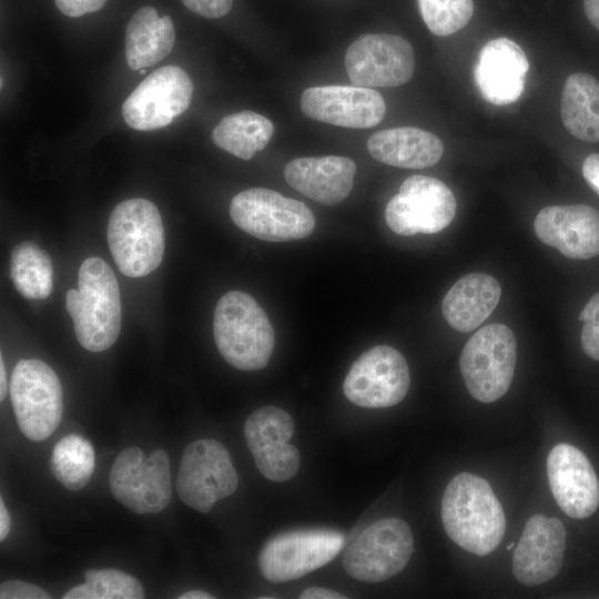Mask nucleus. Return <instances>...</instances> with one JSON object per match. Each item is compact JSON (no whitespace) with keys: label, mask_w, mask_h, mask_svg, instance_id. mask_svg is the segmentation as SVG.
<instances>
[{"label":"nucleus","mask_w":599,"mask_h":599,"mask_svg":"<svg viewBox=\"0 0 599 599\" xmlns=\"http://www.w3.org/2000/svg\"><path fill=\"white\" fill-rule=\"evenodd\" d=\"M441 521L455 544L477 556L494 551L506 530L505 512L489 483L470 473H460L448 483Z\"/></svg>","instance_id":"obj_1"},{"label":"nucleus","mask_w":599,"mask_h":599,"mask_svg":"<svg viewBox=\"0 0 599 599\" xmlns=\"http://www.w3.org/2000/svg\"><path fill=\"white\" fill-rule=\"evenodd\" d=\"M65 307L82 347L98 353L114 344L121 331L120 288L105 261L89 257L81 264L78 290L68 291Z\"/></svg>","instance_id":"obj_2"},{"label":"nucleus","mask_w":599,"mask_h":599,"mask_svg":"<svg viewBox=\"0 0 599 599\" xmlns=\"http://www.w3.org/2000/svg\"><path fill=\"white\" fill-rule=\"evenodd\" d=\"M213 332L220 354L233 367L257 370L267 365L274 348V329L250 294L230 291L219 300Z\"/></svg>","instance_id":"obj_3"},{"label":"nucleus","mask_w":599,"mask_h":599,"mask_svg":"<svg viewBox=\"0 0 599 599\" xmlns=\"http://www.w3.org/2000/svg\"><path fill=\"white\" fill-rule=\"evenodd\" d=\"M108 243L118 268L129 277H142L162 262L164 227L158 207L145 199L120 202L108 223Z\"/></svg>","instance_id":"obj_4"},{"label":"nucleus","mask_w":599,"mask_h":599,"mask_svg":"<svg viewBox=\"0 0 599 599\" xmlns=\"http://www.w3.org/2000/svg\"><path fill=\"white\" fill-rule=\"evenodd\" d=\"M516 338L504 324H489L464 346L459 367L469 394L481 403H493L508 390L515 372Z\"/></svg>","instance_id":"obj_5"},{"label":"nucleus","mask_w":599,"mask_h":599,"mask_svg":"<svg viewBox=\"0 0 599 599\" xmlns=\"http://www.w3.org/2000/svg\"><path fill=\"white\" fill-rule=\"evenodd\" d=\"M230 216L242 231L268 242L302 240L315 229V216L303 202L264 187L236 194Z\"/></svg>","instance_id":"obj_6"},{"label":"nucleus","mask_w":599,"mask_h":599,"mask_svg":"<svg viewBox=\"0 0 599 599\" xmlns=\"http://www.w3.org/2000/svg\"><path fill=\"white\" fill-rule=\"evenodd\" d=\"M10 396L21 433L33 441L47 439L60 425L63 395L55 372L39 359H21L13 368Z\"/></svg>","instance_id":"obj_7"},{"label":"nucleus","mask_w":599,"mask_h":599,"mask_svg":"<svg viewBox=\"0 0 599 599\" xmlns=\"http://www.w3.org/2000/svg\"><path fill=\"white\" fill-rule=\"evenodd\" d=\"M109 483L114 498L133 512H160L172 497L169 456L155 449L145 457L141 448L128 447L114 459Z\"/></svg>","instance_id":"obj_8"},{"label":"nucleus","mask_w":599,"mask_h":599,"mask_svg":"<svg viewBox=\"0 0 599 599\" xmlns=\"http://www.w3.org/2000/svg\"><path fill=\"white\" fill-rule=\"evenodd\" d=\"M345 536L331 528H303L275 535L258 555L262 576L272 582L294 580L314 571L342 550Z\"/></svg>","instance_id":"obj_9"},{"label":"nucleus","mask_w":599,"mask_h":599,"mask_svg":"<svg viewBox=\"0 0 599 599\" xmlns=\"http://www.w3.org/2000/svg\"><path fill=\"white\" fill-rule=\"evenodd\" d=\"M414 552L407 522L384 518L366 527L348 546L343 566L354 579L382 582L400 572Z\"/></svg>","instance_id":"obj_10"},{"label":"nucleus","mask_w":599,"mask_h":599,"mask_svg":"<svg viewBox=\"0 0 599 599\" xmlns=\"http://www.w3.org/2000/svg\"><path fill=\"white\" fill-rule=\"evenodd\" d=\"M237 483L236 470L223 444L206 438L185 447L176 479V491L185 505L209 512L216 501L236 490Z\"/></svg>","instance_id":"obj_11"},{"label":"nucleus","mask_w":599,"mask_h":599,"mask_svg":"<svg viewBox=\"0 0 599 599\" xmlns=\"http://www.w3.org/2000/svg\"><path fill=\"white\" fill-rule=\"evenodd\" d=\"M456 209V199L443 181L416 174L407 177L388 201L385 220L398 235L434 234L451 223Z\"/></svg>","instance_id":"obj_12"},{"label":"nucleus","mask_w":599,"mask_h":599,"mask_svg":"<svg viewBox=\"0 0 599 599\" xmlns=\"http://www.w3.org/2000/svg\"><path fill=\"white\" fill-rule=\"evenodd\" d=\"M409 383L405 357L392 346L377 345L354 362L344 379L343 392L357 406L384 408L400 403Z\"/></svg>","instance_id":"obj_13"},{"label":"nucleus","mask_w":599,"mask_h":599,"mask_svg":"<svg viewBox=\"0 0 599 599\" xmlns=\"http://www.w3.org/2000/svg\"><path fill=\"white\" fill-rule=\"evenodd\" d=\"M193 82L176 65H166L149 74L122 104V116L134 130L151 131L169 125L190 105Z\"/></svg>","instance_id":"obj_14"},{"label":"nucleus","mask_w":599,"mask_h":599,"mask_svg":"<svg viewBox=\"0 0 599 599\" xmlns=\"http://www.w3.org/2000/svg\"><path fill=\"white\" fill-rule=\"evenodd\" d=\"M344 63L349 80L358 87H398L413 77L415 55L403 37L373 33L347 48Z\"/></svg>","instance_id":"obj_15"},{"label":"nucleus","mask_w":599,"mask_h":599,"mask_svg":"<svg viewBox=\"0 0 599 599\" xmlns=\"http://www.w3.org/2000/svg\"><path fill=\"white\" fill-rule=\"evenodd\" d=\"M300 105L309 119L351 129L375 126L386 112L385 101L377 91L358 85L307 88Z\"/></svg>","instance_id":"obj_16"},{"label":"nucleus","mask_w":599,"mask_h":599,"mask_svg":"<svg viewBox=\"0 0 599 599\" xmlns=\"http://www.w3.org/2000/svg\"><path fill=\"white\" fill-rule=\"evenodd\" d=\"M550 490L571 518L591 516L599 506V480L587 456L569 444H558L547 458Z\"/></svg>","instance_id":"obj_17"},{"label":"nucleus","mask_w":599,"mask_h":599,"mask_svg":"<svg viewBox=\"0 0 599 599\" xmlns=\"http://www.w3.org/2000/svg\"><path fill=\"white\" fill-rule=\"evenodd\" d=\"M566 529L555 517L531 516L514 549L512 572L525 586H537L555 578L562 566Z\"/></svg>","instance_id":"obj_18"},{"label":"nucleus","mask_w":599,"mask_h":599,"mask_svg":"<svg viewBox=\"0 0 599 599\" xmlns=\"http://www.w3.org/2000/svg\"><path fill=\"white\" fill-rule=\"evenodd\" d=\"M537 237L573 260L599 255V212L585 204L544 207L534 222Z\"/></svg>","instance_id":"obj_19"},{"label":"nucleus","mask_w":599,"mask_h":599,"mask_svg":"<svg viewBox=\"0 0 599 599\" xmlns=\"http://www.w3.org/2000/svg\"><path fill=\"white\" fill-rule=\"evenodd\" d=\"M528 69L524 50L508 38H497L480 50L474 77L478 90L488 102L506 105L521 95Z\"/></svg>","instance_id":"obj_20"},{"label":"nucleus","mask_w":599,"mask_h":599,"mask_svg":"<svg viewBox=\"0 0 599 599\" xmlns=\"http://www.w3.org/2000/svg\"><path fill=\"white\" fill-rule=\"evenodd\" d=\"M355 173V162L337 155L298 158L284 167V179L291 187L329 206L348 196Z\"/></svg>","instance_id":"obj_21"},{"label":"nucleus","mask_w":599,"mask_h":599,"mask_svg":"<svg viewBox=\"0 0 599 599\" xmlns=\"http://www.w3.org/2000/svg\"><path fill=\"white\" fill-rule=\"evenodd\" d=\"M367 150L384 164L424 169L440 160L444 145L437 135L419 128H393L372 134Z\"/></svg>","instance_id":"obj_22"},{"label":"nucleus","mask_w":599,"mask_h":599,"mask_svg":"<svg viewBox=\"0 0 599 599\" xmlns=\"http://www.w3.org/2000/svg\"><path fill=\"white\" fill-rule=\"evenodd\" d=\"M500 295L501 288L495 277L485 273H470L459 278L446 293L441 312L454 329L469 332L493 313Z\"/></svg>","instance_id":"obj_23"},{"label":"nucleus","mask_w":599,"mask_h":599,"mask_svg":"<svg viewBox=\"0 0 599 599\" xmlns=\"http://www.w3.org/2000/svg\"><path fill=\"white\" fill-rule=\"evenodd\" d=\"M174 26L169 16L159 17L153 7L140 8L125 32V59L130 69H146L165 58L174 45Z\"/></svg>","instance_id":"obj_24"},{"label":"nucleus","mask_w":599,"mask_h":599,"mask_svg":"<svg viewBox=\"0 0 599 599\" xmlns=\"http://www.w3.org/2000/svg\"><path fill=\"white\" fill-rule=\"evenodd\" d=\"M560 102L567 131L581 141L599 142V81L589 73H572L564 84Z\"/></svg>","instance_id":"obj_25"},{"label":"nucleus","mask_w":599,"mask_h":599,"mask_svg":"<svg viewBox=\"0 0 599 599\" xmlns=\"http://www.w3.org/2000/svg\"><path fill=\"white\" fill-rule=\"evenodd\" d=\"M274 133L272 121L253 111L224 116L211 134L213 143L242 160L262 151Z\"/></svg>","instance_id":"obj_26"},{"label":"nucleus","mask_w":599,"mask_h":599,"mask_svg":"<svg viewBox=\"0 0 599 599\" xmlns=\"http://www.w3.org/2000/svg\"><path fill=\"white\" fill-rule=\"evenodd\" d=\"M10 275L16 290L28 300L47 298L52 291L51 258L33 242H22L12 250Z\"/></svg>","instance_id":"obj_27"},{"label":"nucleus","mask_w":599,"mask_h":599,"mask_svg":"<svg viewBox=\"0 0 599 599\" xmlns=\"http://www.w3.org/2000/svg\"><path fill=\"white\" fill-rule=\"evenodd\" d=\"M49 465L52 475L64 488L80 490L93 475L94 448L81 435H65L53 447Z\"/></svg>","instance_id":"obj_28"},{"label":"nucleus","mask_w":599,"mask_h":599,"mask_svg":"<svg viewBox=\"0 0 599 599\" xmlns=\"http://www.w3.org/2000/svg\"><path fill=\"white\" fill-rule=\"evenodd\" d=\"M85 582L68 590L63 599H142L141 582L118 569H89Z\"/></svg>","instance_id":"obj_29"},{"label":"nucleus","mask_w":599,"mask_h":599,"mask_svg":"<svg viewBox=\"0 0 599 599\" xmlns=\"http://www.w3.org/2000/svg\"><path fill=\"white\" fill-rule=\"evenodd\" d=\"M293 434V418L284 409L275 406H264L254 410L244 424V436L252 455L288 443Z\"/></svg>","instance_id":"obj_30"},{"label":"nucleus","mask_w":599,"mask_h":599,"mask_svg":"<svg viewBox=\"0 0 599 599\" xmlns=\"http://www.w3.org/2000/svg\"><path fill=\"white\" fill-rule=\"evenodd\" d=\"M422 18L432 33L450 35L461 30L474 13L473 0H417Z\"/></svg>","instance_id":"obj_31"},{"label":"nucleus","mask_w":599,"mask_h":599,"mask_svg":"<svg viewBox=\"0 0 599 599\" xmlns=\"http://www.w3.org/2000/svg\"><path fill=\"white\" fill-rule=\"evenodd\" d=\"M252 456L261 474L275 483L293 478L300 467V453L288 443L263 449Z\"/></svg>","instance_id":"obj_32"},{"label":"nucleus","mask_w":599,"mask_h":599,"mask_svg":"<svg viewBox=\"0 0 599 599\" xmlns=\"http://www.w3.org/2000/svg\"><path fill=\"white\" fill-rule=\"evenodd\" d=\"M579 319L583 322L581 347L587 356L599 361V292L582 308Z\"/></svg>","instance_id":"obj_33"},{"label":"nucleus","mask_w":599,"mask_h":599,"mask_svg":"<svg viewBox=\"0 0 599 599\" xmlns=\"http://www.w3.org/2000/svg\"><path fill=\"white\" fill-rule=\"evenodd\" d=\"M1 599H48L50 595L41 587L22 581L7 580L0 587Z\"/></svg>","instance_id":"obj_34"},{"label":"nucleus","mask_w":599,"mask_h":599,"mask_svg":"<svg viewBox=\"0 0 599 599\" xmlns=\"http://www.w3.org/2000/svg\"><path fill=\"white\" fill-rule=\"evenodd\" d=\"M192 12L209 19L225 16L233 6V0H181Z\"/></svg>","instance_id":"obj_35"},{"label":"nucleus","mask_w":599,"mask_h":599,"mask_svg":"<svg viewBox=\"0 0 599 599\" xmlns=\"http://www.w3.org/2000/svg\"><path fill=\"white\" fill-rule=\"evenodd\" d=\"M106 0H54L57 8L71 18L100 10Z\"/></svg>","instance_id":"obj_36"},{"label":"nucleus","mask_w":599,"mask_h":599,"mask_svg":"<svg viewBox=\"0 0 599 599\" xmlns=\"http://www.w3.org/2000/svg\"><path fill=\"white\" fill-rule=\"evenodd\" d=\"M582 174L588 184L599 194V154L593 153L586 158L582 164Z\"/></svg>","instance_id":"obj_37"},{"label":"nucleus","mask_w":599,"mask_h":599,"mask_svg":"<svg viewBox=\"0 0 599 599\" xmlns=\"http://www.w3.org/2000/svg\"><path fill=\"white\" fill-rule=\"evenodd\" d=\"M301 599H344L346 596L341 595L327 588L309 587L306 588L300 596Z\"/></svg>","instance_id":"obj_38"},{"label":"nucleus","mask_w":599,"mask_h":599,"mask_svg":"<svg viewBox=\"0 0 599 599\" xmlns=\"http://www.w3.org/2000/svg\"><path fill=\"white\" fill-rule=\"evenodd\" d=\"M11 528V518L4 505L3 498H0V540L9 535Z\"/></svg>","instance_id":"obj_39"},{"label":"nucleus","mask_w":599,"mask_h":599,"mask_svg":"<svg viewBox=\"0 0 599 599\" xmlns=\"http://www.w3.org/2000/svg\"><path fill=\"white\" fill-rule=\"evenodd\" d=\"M583 9L588 20L599 30V0H583Z\"/></svg>","instance_id":"obj_40"},{"label":"nucleus","mask_w":599,"mask_h":599,"mask_svg":"<svg viewBox=\"0 0 599 599\" xmlns=\"http://www.w3.org/2000/svg\"><path fill=\"white\" fill-rule=\"evenodd\" d=\"M179 598L180 599H212L214 598V596L202 590H191V591L182 593Z\"/></svg>","instance_id":"obj_41"},{"label":"nucleus","mask_w":599,"mask_h":599,"mask_svg":"<svg viewBox=\"0 0 599 599\" xmlns=\"http://www.w3.org/2000/svg\"><path fill=\"white\" fill-rule=\"evenodd\" d=\"M7 395V378L3 357L0 358V399H4Z\"/></svg>","instance_id":"obj_42"},{"label":"nucleus","mask_w":599,"mask_h":599,"mask_svg":"<svg viewBox=\"0 0 599 599\" xmlns=\"http://www.w3.org/2000/svg\"><path fill=\"white\" fill-rule=\"evenodd\" d=\"M514 548H515V544H514V542H512V544H509V545L507 546V550H511V549H514Z\"/></svg>","instance_id":"obj_43"},{"label":"nucleus","mask_w":599,"mask_h":599,"mask_svg":"<svg viewBox=\"0 0 599 599\" xmlns=\"http://www.w3.org/2000/svg\"><path fill=\"white\" fill-rule=\"evenodd\" d=\"M141 74L145 73V69L139 70Z\"/></svg>","instance_id":"obj_44"}]
</instances>
